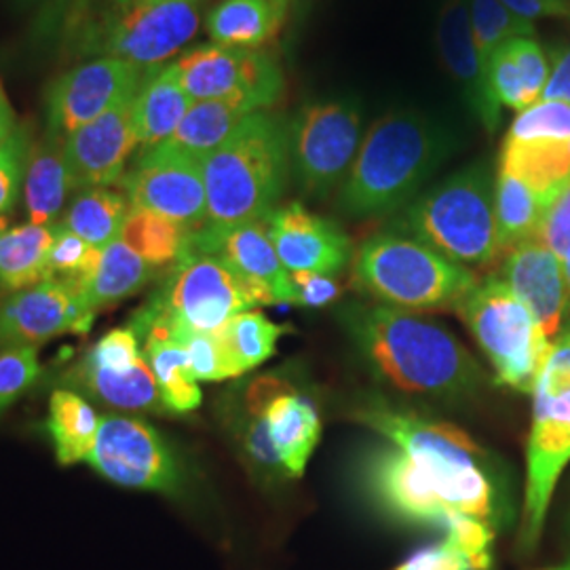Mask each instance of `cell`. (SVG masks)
<instances>
[{
	"label": "cell",
	"instance_id": "obj_13",
	"mask_svg": "<svg viewBox=\"0 0 570 570\" xmlns=\"http://www.w3.org/2000/svg\"><path fill=\"white\" fill-rule=\"evenodd\" d=\"M60 379L63 389L104 406L121 412H167L140 338L129 326L104 334Z\"/></svg>",
	"mask_w": 570,
	"mask_h": 570
},
{
	"label": "cell",
	"instance_id": "obj_24",
	"mask_svg": "<svg viewBox=\"0 0 570 570\" xmlns=\"http://www.w3.org/2000/svg\"><path fill=\"white\" fill-rule=\"evenodd\" d=\"M551 63L534 39H511L499 47L487 70V87L492 104L522 112L541 102L550 79Z\"/></svg>",
	"mask_w": 570,
	"mask_h": 570
},
{
	"label": "cell",
	"instance_id": "obj_17",
	"mask_svg": "<svg viewBox=\"0 0 570 570\" xmlns=\"http://www.w3.org/2000/svg\"><path fill=\"white\" fill-rule=\"evenodd\" d=\"M96 311L79 287L45 279L0 298V353L42 345L66 334H87Z\"/></svg>",
	"mask_w": 570,
	"mask_h": 570
},
{
	"label": "cell",
	"instance_id": "obj_41",
	"mask_svg": "<svg viewBox=\"0 0 570 570\" xmlns=\"http://www.w3.org/2000/svg\"><path fill=\"white\" fill-rule=\"evenodd\" d=\"M41 376L39 348H13L0 353V416L13 406Z\"/></svg>",
	"mask_w": 570,
	"mask_h": 570
},
{
	"label": "cell",
	"instance_id": "obj_6",
	"mask_svg": "<svg viewBox=\"0 0 570 570\" xmlns=\"http://www.w3.org/2000/svg\"><path fill=\"white\" fill-rule=\"evenodd\" d=\"M355 282L374 298L400 311L454 308L475 277L468 266L397 233H381L360 245Z\"/></svg>",
	"mask_w": 570,
	"mask_h": 570
},
{
	"label": "cell",
	"instance_id": "obj_33",
	"mask_svg": "<svg viewBox=\"0 0 570 570\" xmlns=\"http://www.w3.org/2000/svg\"><path fill=\"white\" fill-rule=\"evenodd\" d=\"M551 205L553 202L550 197L499 169L494 180V207L501 254L510 252L513 245L537 237Z\"/></svg>",
	"mask_w": 570,
	"mask_h": 570
},
{
	"label": "cell",
	"instance_id": "obj_3",
	"mask_svg": "<svg viewBox=\"0 0 570 570\" xmlns=\"http://www.w3.org/2000/svg\"><path fill=\"white\" fill-rule=\"evenodd\" d=\"M449 131L414 112H393L367 129L338 205L351 216H379L407 204L449 159Z\"/></svg>",
	"mask_w": 570,
	"mask_h": 570
},
{
	"label": "cell",
	"instance_id": "obj_43",
	"mask_svg": "<svg viewBox=\"0 0 570 570\" xmlns=\"http://www.w3.org/2000/svg\"><path fill=\"white\" fill-rule=\"evenodd\" d=\"M537 239H541L560 258L564 266L570 296V184L546 214Z\"/></svg>",
	"mask_w": 570,
	"mask_h": 570
},
{
	"label": "cell",
	"instance_id": "obj_1",
	"mask_svg": "<svg viewBox=\"0 0 570 570\" xmlns=\"http://www.w3.org/2000/svg\"><path fill=\"white\" fill-rule=\"evenodd\" d=\"M355 421L395 446L366 463L367 490L391 518L444 529L452 515H471L497 527L499 492L468 433L385 406L362 407Z\"/></svg>",
	"mask_w": 570,
	"mask_h": 570
},
{
	"label": "cell",
	"instance_id": "obj_21",
	"mask_svg": "<svg viewBox=\"0 0 570 570\" xmlns=\"http://www.w3.org/2000/svg\"><path fill=\"white\" fill-rule=\"evenodd\" d=\"M190 247L225 258L263 292L268 305H296L292 275L279 261L266 220L228 228L204 226L190 235Z\"/></svg>",
	"mask_w": 570,
	"mask_h": 570
},
{
	"label": "cell",
	"instance_id": "obj_10",
	"mask_svg": "<svg viewBox=\"0 0 570 570\" xmlns=\"http://www.w3.org/2000/svg\"><path fill=\"white\" fill-rule=\"evenodd\" d=\"M263 292L216 254L188 244L183 258L167 271L164 285L142 305L144 313L171 326L216 332L235 315L265 306Z\"/></svg>",
	"mask_w": 570,
	"mask_h": 570
},
{
	"label": "cell",
	"instance_id": "obj_44",
	"mask_svg": "<svg viewBox=\"0 0 570 570\" xmlns=\"http://www.w3.org/2000/svg\"><path fill=\"white\" fill-rule=\"evenodd\" d=\"M294 284L296 305L301 306H327L336 303L343 294V287L336 284L332 275L322 273H289Z\"/></svg>",
	"mask_w": 570,
	"mask_h": 570
},
{
	"label": "cell",
	"instance_id": "obj_26",
	"mask_svg": "<svg viewBox=\"0 0 570 570\" xmlns=\"http://www.w3.org/2000/svg\"><path fill=\"white\" fill-rule=\"evenodd\" d=\"M193 100L184 91L176 63L146 70L134 100V127L138 148L148 150L167 142L180 127Z\"/></svg>",
	"mask_w": 570,
	"mask_h": 570
},
{
	"label": "cell",
	"instance_id": "obj_5",
	"mask_svg": "<svg viewBox=\"0 0 570 570\" xmlns=\"http://www.w3.org/2000/svg\"><path fill=\"white\" fill-rule=\"evenodd\" d=\"M400 226L459 265H489L501 254L489 167L469 165L433 186L407 207Z\"/></svg>",
	"mask_w": 570,
	"mask_h": 570
},
{
	"label": "cell",
	"instance_id": "obj_11",
	"mask_svg": "<svg viewBox=\"0 0 570 570\" xmlns=\"http://www.w3.org/2000/svg\"><path fill=\"white\" fill-rule=\"evenodd\" d=\"M247 412L244 444L254 463L301 478L322 438L315 404L284 379L261 376L247 393Z\"/></svg>",
	"mask_w": 570,
	"mask_h": 570
},
{
	"label": "cell",
	"instance_id": "obj_2",
	"mask_svg": "<svg viewBox=\"0 0 570 570\" xmlns=\"http://www.w3.org/2000/svg\"><path fill=\"white\" fill-rule=\"evenodd\" d=\"M338 320L376 374L404 393L465 397L484 374L449 330L393 306L348 303Z\"/></svg>",
	"mask_w": 570,
	"mask_h": 570
},
{
	"label": "cell",
	"instance_id": "obj_38",
	"mask_svg": "<svg viewBox=\"0 0 570 570\" xmlns=\"http://www.w3.org/2000/svg\"><path fill=\"white\" fill-rule=\"evenodd\" d=\"M469 16L484 79L490 60L501 45L511 39H534L537 35L532 21L515 16L501 0H469Z\"/></svg>",
	"mask_w": 570,
	"mask_h": 570
},
{
	"label": "cell",
	"instance_id": "obj_40",
	"mask_svg": "<svg viewBox=\"0 0 570 570\" xmlns=\"http://www.w3.org/2000/svg\"><path fill=\"white\" fill-rule=\"evenodd\" d=\"M98 258H100L98 247L82 242L81 237L72 235L60 225V235L49 256L47 279H60L81 289L82 284L89 279V275L98 265Z\"/></svg>",
	"mask_w": 570,
	"mask_h": 570
},
{
	"label": "cell",
	"instance_id": "obj_15",
	"mask_svg": "<svg viewBox=\"0 0 570 570\" xmlns=\"http://www.w3.org/2000/svg\"><path fill=\"white\" fill-rule=\"evenodd\" d=\"M87 463L122 489L178 494L183 468L164 435L142 419L104 414Z\"/></svg>",
	"mask_w": 570,
	"mask_h": 570
},
{
	"label": "cell",
	"instance_id": "obj_52",
	"mask_svg": "<svg viewBox=\"0 0 570 570\" xmlns=\"http://www.w3.org/2000/svg\"><path fill=\"white\" fill-rule=\"evenodd\" d=\"M551 570H570V562H567L564 567H560V569H551Z\"/></svg>",
	"mask_w": 570,
	"mask_h": 570
},
{
	"label": "cell",
	"instance_id": "obj_18",
	"mask_svg": "<svg viewBox=\"0 0 570 570\" xmlns=\"http://www.w3.org/2000/svg\"><path fill=\"white\" fill-rule=\"evenodd\" d=\"M146 70L127 61L98 58L66 70L47 91V129L70 136L117 104L134 98Z\"/></svg>",
	"mask_w": 570,
	"mask_h": 570
},
{
	"label": "cell",
	"instance_id": "obj_8",
	"mask_svg": "<svg viewBox=\"0 0 570 570\" xmlns=\"http://www.w3.org/2000/svg\"><path fill=\"white\" fill-rule=\"evenodd\" d=\"M532 428L527 450V492L518 546L522 553L537 550L551 497L570 463V330L562 332L532 389Z\"/></svg>",
	"mask_w": 570,
	"mask_h": 570
},
{
	"label": "cell",
	"instance_id": "obj_27",
	"mask_svg": "<svg viewBox=\"0 0 570 570\" xmlns=\"http://www.w3.org/2000/svg\"><path fill=\"white\" fill-rule=\"evenodd\" d=\"M58 235L60 223H28L0 235V298L47 279L49 256Z\"/></svg>",
	"mask_w": 570,
	"mask_h": 570
},
{
	"label": "cell",
	"instance_id": "obj_4",
	"mask_svg": "<svg viewBox=\"0 0 570 570\" xmlns=\"http://www.w3.org/2000/svg\"><path fill=\"white\" fill-rule=\"evenodd\" d=\"M287 121L258 110L204 159L207 225L212 228L266 220L289 176Z\"/></svg>",
	"mask_w": 570,
	"mask_h": 570
},
{
	"label": "cell",
	"instance_id": "obj_36",
	"mask_svg": "<svg viewBox=\"0 0 570 570\" xmlns=\"http://www.w3.org/2000/svg\"><path fill=\"white\" fill-rule=\"evenodd\" d=\"M193 233L195 230L161 214L131 207L122 225L121 239L148 265L155 266L157 271H169L188 249Z\"/></svg>",
	"mask_w": 570,
	"mask_h": 570
},
{
	"label": "cell",
	"instance_id": "obj_49",
	"mask_svg": "<svg viewBox=\"0 0 570 570\" xmlns=\"http://www.w3.org/2000/svg\"><path fill=\"white\" fill-rule=\"evenodd\" d=\"M315 2H317V0H292V7H289V11H294L296 16L305 18L306 13L311 11V7H313Z\"/></svg>",
	"mask_w": 570,
	"mask_h": 570
},
{
	"label": "cell",
	"instance_id": "obj_42",
	"mask_svg": "<svg viewBox=\"0 0 570 570\" xmlns=\"http://www.w3.org/2000/svg\"><path fill=\"white\" fill-rule=\"evenodd\" d=\"M30 146L32 136L28 127H20L16 136L0 148V214H7L20 199Z\"/></svg>",
	"mask_w": 570,
	"mask_h": 570
},
{
	"label": "cell",
	"instance_id": "obj_35",
	"mask_svg": "<svg viewBox=\"0 0 570 570\" xmlns=\"http://www.w3.org/2000/svg\"><path fill=\"white\" fill-rule=\"evenodd\" d=\"M282 23L271 0H223L207 13L205 28L216 45L258 49L279 32Z\"/></svg>",
	"mask_w": 570,
	"mask_h": 570
},
{
	"label": "cell",
	"instance_id": "obj_16",
	"mask_svg": "<svg viewBox=\"0 0 570 570\" xmlns=\"http://www.w3.org/2000/svg\"><path fill=\"white\" fill-rule=\"evenodd\" d=\"M119 184L131 207L161 214L190 230L207 225L204 161L167 142L142 150Z\"/></svg>",
	"mask_w": 570,
	"mask_h": 570
},
{
	"label": "cell",
	"instance_id": "obj_45",
	"mask_svg": "<svg viewBox=\"0 0 570 570\" xmlns=\"http://www.w3.org/2000/svg\"><path fill=\"white\" fill-rule=\"evenodd\" d=\"M32 11H37L42 28L49 32L60 30L61 26H75L87 13L89 0H21Z\"/></svg>",
	"mask_w": 570,
	"mask_h": 570
},
{
	"label": "cell",
	"instance_id": "obj_32",
	"mask_svg": "<svg viewBox=\"0 0 570 570\" xmlns=\"http://www.w3.org/2000/svg\"><path fill=\"white\" fill-rule=\"evenodd\" d=\"M144 357L153 370L167 412L186 414L202 406L199 381L193 376L183 345L164 332H144L138 336Z\"/></svg>",
	"mask_w": 570,
	"mask_h": 570
},
{
	"label": "cell",
	"instance_id": "obj_50",
	"mask_svg": "<svg viewBox=\"0 0 570 570\" xmlns=\"http://www.w3.org/2000/svg\"><path fill=\"white\" fill-rule=\"evenodd\" d=\"M271 4L275 7V11H277L282 21H285L287 13H289V7H292V0H271Z\"/></svg>",
	"mask_w": 570,
	"mask_h": 570
},
{
	"label": "cell",
	"instance_id": "obj_30",
	"mask_svg": "<svg viewBox=\"0 0 570 570\" xmlns=\"http://www.w3.org/2000/svg\"><path fill=\"white\" fill-rule=\"evenodd\" d=\"M499 169L524 180L556 202L570 184L569 142H520L505 138Z\"/></svg>",
	"mask_w": 570,
	"mask_h": 570
},
{
	"label": "cell",
	"instance_id": "obj_7",
	"mask_svg": "<svg viewBox=\"0 0 570 570\" xmlns=\"http://www.w3.org/2000/svg\"><path fill=\"white\" fill-rule=\"evenodd\" d=\"M199 23L202 0H110L75 23L77 51L150 70L193 41Z\"/></svg>",
	"mask_w": 570,
	"mask_h": 570
},
{
	"label": "cell",
	"instance_id": "obj_9",
	"mask_svg": "<svg viewBox=\"0 0 570 570\" xmlns=\"http://www.w3.org/2000/svg\"><path fill=\"white\" fill-rule=\"evenodd\" d=\"M454 313L489 357L497 381L520 393H532L553 341L510 285L501 277L478 282L456 303Z\"/></svg>",
	"mask_w": 570,
	"mask_h": 570
},
{
	"label": "cell",
	"instance_id": "obj_22",
	"mask_svg": "<svg viewBox=\"0 0 570 570\" xmlns=\"http://www.w3.org/2000/svg\"><path fill=\"white\" fill-rule=\"evenodd\" d=\"M501 279L529 306L546 336L562 334L564 315L570 311L569 284L564 266L541 239L532 237L505 252Z\"/></svg>",
	"mask_w": 570,
	"mask_h": 570
},
{
	"label": "cell",
	"instance_id": "obj_47",
	"mask_svg": "<svg viewBox=\"0 0 570 570\" xmlns=\"http://www.w3.org/2000/svg\"><path fill=\"white\" fill-rule=\"evenodd\" d=\"M541 100L570 104V47L556 53Z\"/></svg>",
	"mask_w": 570,
	"mask_h": 570
},
{
	"label": "cell",
	"instance_id": "obj_37",
	"mask_svg": "<svg viewBox=\"0 0 570 570\" xmlns=\"http://www.w3.org/2000/svg\"><path fill=\"white\" fill-rule=\"evenodd\" d=\"M218 332L233 362L245 374L275 355L279 338L289 332V327L273 324L261 311H244L228 320Z\"/></svg>",
	"mask_w": 570,
	"mask_h": 570
},
{
	"label": "cell",
	"instance_id": "obj_19",
	"mask_svg": "<svg viewBox=\"0 0 570 570\" xmlns=\"http://www.w3.org/2000/svg\"><path fill=\"white\" fill-rule=\"evenodd\" d=\"M134 100L136 96L117 104L66 138V155L77 190L121 183L127 161L138 148Z\"/></svg>",
	"mask_w": 570,
	"mask_h": 570
},
{
	"label": "cell",
	"instance_id": "obj_29",
	"mask_svg": "<svg viewBox=\"0 0 570 570\" xmlns=\"http://www.w3.org/2000/svg\"><path fill=\"white\" fill-rule=\"evenodd\" d=\"M102 416L91 406V402L72 391L56 389L49 397L47 431L53 442V450L60 465L87 463L100 429Z\"/></svg>",
	"mask_w": 570,
	"mask_h": 570
},
{
	"label": "cell",
	"instance_id": "obj_28",
	"mask_svg": "<svg viewBox=\"0 0 570 570\" xmlns=\"http://www.w3.org/2000/svg\"><path fill=\"white\" fill-rule=\"evenodd\" d=\"M159 271L148 265L122 239L100 249L98 265L82 284L81 294L96 313L131 298L155 279Z\"/></svg>",
	"mask_w": 570,
	"mask_h": 570
},
{
	"label": "cell",
	"instance_id": "obj_31",
	"mask_svg": "<svg viewBox=\"0 0 570 570\" xmlns=\"http://www.w3.org/2000/svg\"><path fill=\"white\" fill-rule=\"evenodd\" d=\"M258 112L242 100H202L193 102L176 134L167 140L169 146L204 161L239 129V125Z\"/></svg>",
	"mask_w": 570,
	"mask_h": 570
},
{
	"label": "cell",
	"instance_id": "obj_51",
	"mask_svg": "<svg viewBox=\"0 0 570 570\" xmlns=\"http://www.w3.org/2000/svg\"><path fill=\"white\" fill-rule=\"evenodd\" d=\"M7 228H9V218H7V214H0V235H2Z\"/></svg>",
	"mask_w": 570,
	"mask_h": 570
},
{
	"label": "cell",
	"instance_id": "obj_14",
	"mask_svg": "<svg viewBox=\"0 0 570 570\" xmlns=\"http://www.w3.org/2000/svg\"><path fill=\"white\" fill-rule=\"evenodd\" d=\"M174 63L193 102L242 100L256 110H266L284 94V70L265 49L212 42L184 53Z\"/></svg>",
	"mask_w": 570,
	"mask_h": 570
},
{
	"label": "cell",
	"instance_id": "obj_12",
	"mask_svg": "<svg viewBox=\"0 0 570 570\" xmlns=\"http://www.w3.org/2000/svg\"><path fill=\"white\" fill-rule=\"evenodd\" d=\"M362 121L355 100L306 104L287 121L289 164L305 195L326 197L345 183L364 140Z\"/></svg>",
	"mask_w": 570,
	"mask_h": 570
},
{
	"label": "cell",
	"instance_id": "obj_48",
	"mask_svg": "<svg viewBox=\"0 0 570 570\" xmlns=\"http://www.w3.org/2000/svg\"><path fill=\"white\" fill-rule=\"evenodd\" d=\"M18 129H20V125L16 119V110L7 100L4 91H2V85H0V148L16 136Z\"/></svg>",
	"mask_w": 570,
	"mask_h": 570
},
{
	"label": "cell",
	"instance_id": "obj_34",
	"mask_svg": "<svg viewBox=\"0 0 570 570\" xmlns=\"http://www.w3.org/2000/svg\"><path fill=\"white\" fill-rule=\"evenodd\" d=\"M131 209L125 193L112 186L77 190L75 199L61 216L60 225L98 249L121 239L125 218Z\"/></svg>",
	"mask_w": 570,
	"mask_h": 570
},
{
	"label": "cell",
	"instance_id": "obj_39",
	"mask_svg": "<svg viewBox=\"0 0 570 570\" xmlns=\"http://www.w3.org/2000/svg\"><path fill=\"white\" fill-rule=\"evenodd\" d=\"M508 138L520 142H569L570 104L541 102L518 112L510 127Z\"/></svg>",
	"mask_w": 570,
	"mask_h": 570
},
{
	"label": "cell",
	"instance_id": "obj_46",
	"mask_svg": "<svg viewBox=\"0 0 570 570\" xmlns=\"http://www.w3.org/2000/svg\"><path fill=\"white\" fill-rule=\"evenodd\" d=\"M510 11L524 20L570 18V0H501Z\"/></svg>",
	"mask_w": 570,
	"mask_h": 570
},
{
	"label": "cell",
	"instance_id": "obj_20",
	"mask_svg": "<svg viewBox=\"0 0 570 570\" xmlns=\"http://www.w3.org/2000/svg\"><path fill=\"white\" fill-rule=\"evenodd\" d=\"M268 235L289 273L338 275L353 258L345 230L303 204L275 207L266 216Z\"/></svg>",
	"mask_w": 570,
	"mask_h": 570
},
{
	"label": "cell",
	"instance_id": "obj_23",
	"mask_svg": "<svg viewBox=\"0 0 570 570\" xmlns=\"http://www.w3.org/2000/svg\"><path fill=\"white\" fill-rule=\"evenodd\" d=\"M435 41L446 72L461 87L469 108L489 131H494L499 127L501 110L490 100L484 70L473 41L468 0H446L438 18Z\"/></svg>",
	"mask_w": 570,
	"mask_h": 570
},
{
	"label": "cell",
	"instance_id": "obj_25",
	"mask_svg": "<svg viewBox=\"0 0 570 570\" xmlns=\"http://www.w3.org/2000/svg\"><path fill=\"white\" fill-rule=\"evenodd\" d=\"M77 190L66 155V136L47 129L39 140H32L23 178V202L30 223H60L68 195Z\"/></svg>",
	"mask_w": 570,
	"mask_h": 570
}]
</instances>
